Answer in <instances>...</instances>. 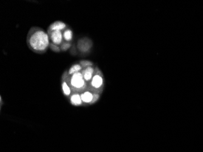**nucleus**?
I'll return each instance as SVG.
<instances>
[{"label":"nucleus","mask_w":203,"mask_h":152,"mask_svg":"<svg viewBox=\"0 0 203 152\" xmlns=\"http://www.w3.org/2000/svg\"><path fill=\"white\" fill-rule=\"evenodd\" d=\"M29 44L35 51H44L49 44V36L42 30H35L29 37Z\"/></svg>","instance_id":"nucleus-1"},{"label":"nucleus","mask_w":203,"mask_h":152,"mask_svg":"<svg viewBox=\"0 0 203 152\" xmlns=\"http://www.w3.org/2000/svg\"><path fill=\"white\" fill-rule=\"evenodd\" d=\"M71 84L74 88L78 89H82L85 87V79L82 74L79 72L74 74L71 79Z\"/></svg>","instance_id":"nucleus-2"},{"label":"nucleus","mask_w":203,"mask_h":152,"mask_svg":"<svg viewBox=\"0 0 203 152\" xmlns=\"http://www.w3.org/2000/svg\"><path fill=\"white\" fill-rule=\"evenodd\" d=\"M103 84V79L101 73L99 71L93 77L91 85L94 89H100Z\"/></svg>","instance_id":"nucleus-3"},{"label":"nucleus","mask_w":203,"mask_h":152,"mask_svg":"<svg viewBox=\"0 0 203 152\" xmlns=\"http://www.w3.org/2000/svg\"><path fill=\"white\" fill-rule=\"evenodd\" d=\"M51 39L54 44H60L63 40L62 33L60 30L53 31L51 34Z\"/></svg>","instance_id":"nucleus-4"},{"label":"nucleus","mask_w":203,"mask_h":152,"mask_svg":"<svg viewBox=\"0 0 203 152\" xmlns=\"http://www.w3.org/2000/svg\"><path fill=\"white\" fill-rule=\"evenodd\" d=\"M99 71H98L95 74H96ZM94 72H95V69H94L92 67H89L86 68V69L82 72V74L83 76L84 79L86 81H89L92 80L93 77L94 76V75H95V74L94 75Z\"/></svg>","instance_id":"nucleus-5"},{"label":"nucleus","mask_w":203,"mask_h":152,"mask_svg":"<svg viewBox=\"0 0 203 152\" xmlns=\"http://www.w3.org/2000/svg\"><path fill=\"white\" fill-rule=\"evenodd\" d=\"M94 94H92L89 91H86L84 93L82 94L80 97H81L82 102H83L85 103H92V104Z\"/></svg>","instance_id":"nucleus-6"},{"label":"nucleus","mask_w":203,"mask_h":152,"mask_svg":"<svg viewBox=\"0 0 203 152\" xmlns=\"http://www.w3.org/2000/svg\"><path fill=\"white\" fill-rule=\"evenodd\" d=\"M66 28V25L61 21H57L54 23H53L50 29L52 31H55V30H61L63 29H64L65 28Z\"/></svg>","instance_id":"nucleus-7"},{"label":"nucleus","mask_w":203,"mask_h":152,"mask_svg":"<svg viewBox=\"0 0 203 152\" xmlns=\"http://www.w3.org/2000/svg\"><path fill=\"white\" fill-rule=\"evenodd\" d=\"M71 102L74 105H80L82 103V100L80 96L78 94H75L71 97Z\"/></svg>","instance_id":"nucleus-8"},{"label":"nucleus","mask_w":203,"mask_h":152,"mask_svg":"<svg viewBox=\"0 0 203 152\" xmlns=\"http://www.w3.org/2000/svg\"><path fill=\"white\" fill-rule=\"evenodd\" d=\"M63 37L67 42L71 41L73 39V32L70 29L65 30L63 33Z\"/></svg>","instance_id":"nucleus-9"},{"label":"nucleus","mask_w":203,"mask_h":152,"mask_svg":"<svg viewBox=\"0 0 203 152\" xmlns=\"http://www.w3.org/2000/svg\"><path fill=\"white\" fill-rule=\"evenodd\" d=\"M82 68V67L80 66V65H74L73 67L70 68L69 71V74H75L76 72H78L79 71H80Z\"/></svg>","instance_id":"nucleus-10"},{"label":"nucleus","mask_w":203,"mask_h":152,"mask_svg":"<svg viewBox=\"0 0 203 152\" xmlns=\"http://www.w3.org/2000/svg\"><path fill=\"white\" fill-rule=\"evenodd\" d=\"M62 88H63V90L66 96H69L70 94L71 91H70V88H69L67 83L66 82H63L62 84Z\"/></svg>","instance_id":"nucleus-11"},{"label":"nucleus","mask_w":203,"mask_h":152,"mask_svg":"<svg viewBox=\"0 0 203 152\" xmlns=\"http://www.w3.org/2000/svg\"><path fill=\"white\" fill-rule=\"evenodd\" d=\"M80 65H82V67H92L93 65V63L91 62H89L88 60H83V61H81L80 62Z\"/></svg>","instance_id":"nucleus-12"},{"label":"nucleus","mask_w":203,"mask_h":152,"mask_svg":"<svg viewBox=\"0 0 203 152\" xmlns=\"http://www.w3.org/2000/svg\"><path fill=\"white\" fill-rule=\"evenodd\" d=\"M71 47V44L69 43H64L63 44H61V49H62V51H67Z\"/></svg>","instance_id":"nucleus-13"},{"label":"nucleus","mask_w":203,"mask_h":152,"mask_svg":"<svg viewBox=\"0 0 203 152\" xmlns=\"http://www.w3.org/2000/svg\"><path fill=\"white\" fill-rule=\"evenodd\" d=\"M51 48L56 52H59L60 51V48H58V46L54 44H51Z\"/></svg>","instance_id":"nucleus-14"}]
</instances>
